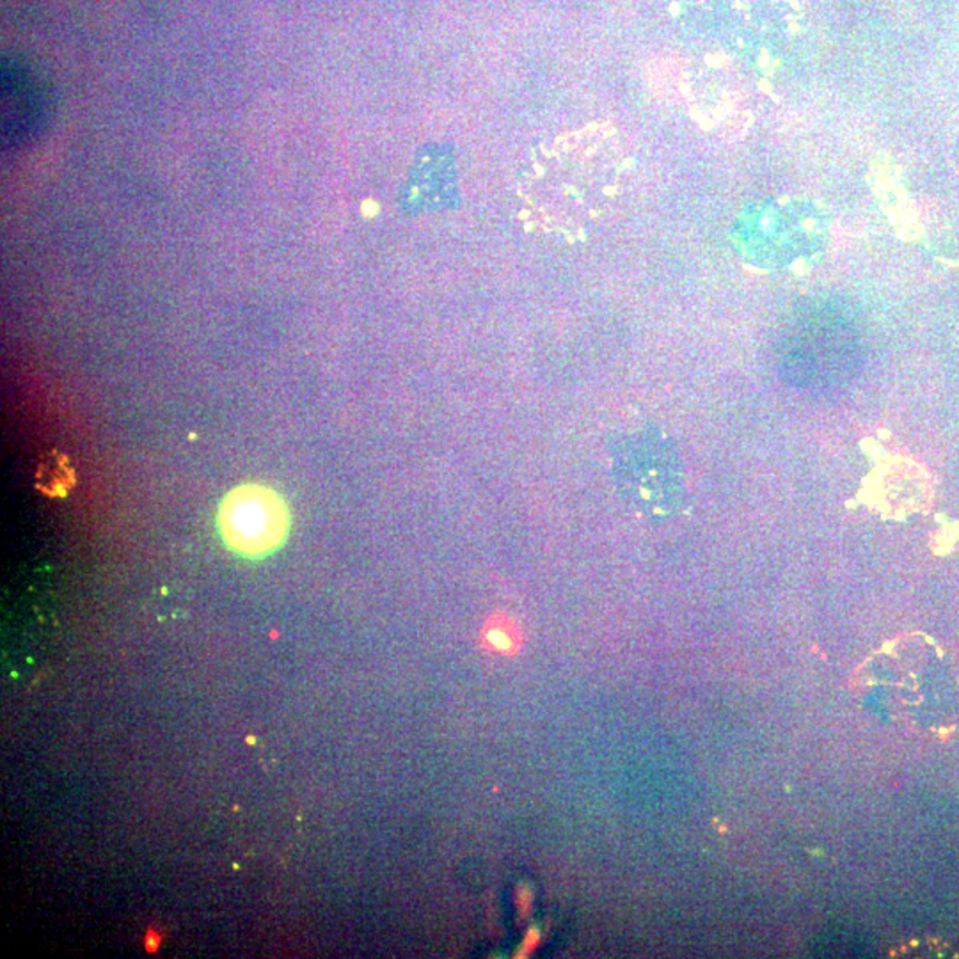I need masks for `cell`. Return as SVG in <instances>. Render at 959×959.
<instances>
[{
	"mask_svg": "<svg viewBox=\"0 0 959 959\" xmlns=\"http://www.w3.org/2000/svg\"><path fill=\"white\" fill-rule=\"evenodd\" d=\"M606 150L594 130H576L537 146L517 189L524 219L550 234L581 235L606 202Z\"/></svg>",
	"mask_w": 959,
	"mask_h": 959,
	"instance_id": "cell-1",
	"label": "cell"
},
{
	"mask_svg": "<svg viewBox=\"0 0 959 959\" xmlns=\"http://www.w3.org/2000/svg\"><path fill=\"white\" fill-rule=\"evenodd\" d=\"M291 514L285 497L269 485L247 482L231 488L217 511L225 546L244 558H264L285 544Z\"/></svg>",
	"mask_w": 959,
	"mask_h": 959,
	"instance_id": "cell-2",
	"label": "cell"
},
{
	"mask_svg": "<svg viewBox=\"0 0 959 959\" xmlns=\"http://www.w3.org/2000/svg\"><path fill=\"white\" fill-rule=\"evenodd\" d=\"M50 115V97L43 82L31 71L8 65L2 73V139L4 148L34 139Z\"/></svg>",
	"mask_w": 959,
	"mask_h": 959,
	"instance_id": "cell-3",
	"label": "cell"
},
{
	"mask_svg": "<svg viewBox=\"0 0 959 959\" xmlns=\"http://www.w3.org/2000/svg\"><path fill=\"white\" fill-rule=\"evenodd\" d=\"M491 643H493L494 647L506 649L508 647L511 640H508V634L503 633V631L500 630H494L493 633H491Z\"/></svg>",
	"mask_w": 959,
	"mask_h": 959,
	"instance_id": "cell-4",
	"label": "cell"
}]
</instances>
